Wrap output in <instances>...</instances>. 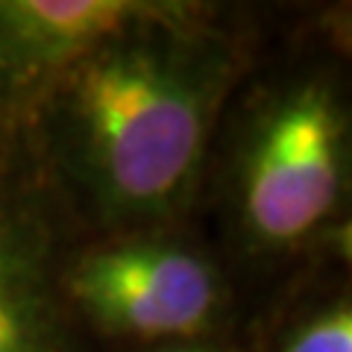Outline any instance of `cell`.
<instances>
[{
	"instance_id": "6da1fadb",
	"label": "cell",
	"mask_w": 352,
	"mask_h": 352,
	"mask_svg": "<svg viewBox=\"0 0 352 352\" xmlns=\"http://www.w3.org/2000/svg\"><path fill=\"white\" fill-rule=\"evenodd\" d=\"M256 59L235 12L188 0L76 59L24 120L76 232L188 226L217 124Z\"/></svg>"
},
{
	"instance_id": "7a4b0ae2",
	"label": "cell",
	"mask_w": 352,
	"mask_h": 352,
	"mask_svg": "<svg viewBox=\"0 0 352 352\" xmlns=\"http://www.w3.org/2000/svg\"><path fill=\"white\" fill-rule=\"evenodd\" d=\"M340 38L250 68L214 132L200 200L229 276L294 282L349 252L352 103Z\"/></svg>"
},
{
	"instance_id": "3957f363",
	"label": "cell",
	"mask_w": 352,
	"mask_h": 352,
	"mask_svg": "<svg viewBox=\"0 0 352 352\" xmlns=\"http://www.w3.org/2000/svg\"><path fill=\"white\" fill-rule=\"evenodd\" d=\"M94 344L141 349L226 338L235 311L229 267L188 226L82 238L62 276Z\"/></svg>"
},
{
	"instance_id": "277c9868",
	"label": "cell",
	"mask_w": 352,
	"mask_h": 352,
	"mask_svg": "<svg viewBox=\"0 0 352 352\" xmlns=\"http://www.w3.org/2000/svg\"><path fill=\"white\" fill-rule=\"evenodd\" d=\"M80 241L27 129L0 124V352H97L62 288Z\"/></svg>"
},
{
	"instance_id": "5b68a950",
	"label": "cell",
	"mask_w": 352,
	"mask_h": 352,
	"mask_svg": "<svg viewBox=\"0 0 352 352\" xmlns=\"http://www.w3.org/2000/svg\"><path fill=\"white\" fill-rule=\"evenodd\" d=\"M164 6L168 0H0V124L24 126L76 59Z\"/></svg>"
},
{
	"instance_id": "8992f818",
	"label": "cell",
	"mask_w": 352,
	"mask_h": 352,
	"mask_svg": "<svg viewBox=\"0 0 352 352\" xmlns=\"http://www.w3.org/2000/svg\"><path fill=\"white\" fill-rule=\"evenodd\" d=\"M261 352H352L349 252L314 264L285 285Z\"/></svg>"
},
{
	"instance_id": "52a82bcc",
	"label": "cell",
	"mask_w": 352,
	"mask_h": 352,
	"mask_svg": "<svg viewBox=\"0 0 352 352\" xmlns=\"http://www.w3.org/2000/svg\"><path fill=\"white\" fill-rule=\"evenodd\" d=\"M141 352H244L235 346L229 338H206V340H188V344H168V346H153Z\"/></svg>"
}]
</instances>
